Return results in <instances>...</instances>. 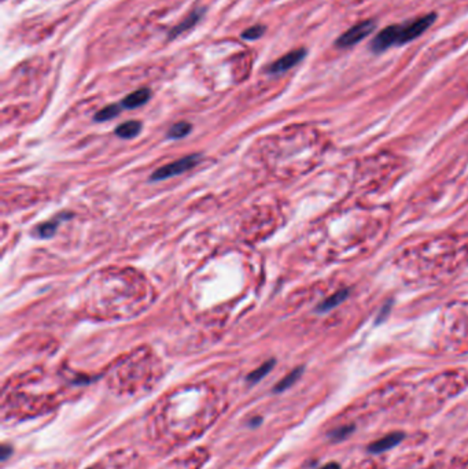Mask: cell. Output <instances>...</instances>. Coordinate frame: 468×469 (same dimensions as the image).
Wrapping results in <instances>:
<instances>
[{
    "mask_svg": "<svg viewBox=\"0 0 468 469\" xmlns=\"http://www.w3.org/2000/svg\"><path fill=\"white\" fill-rule=\"evenodd\" d=\"M435 19L437 14L428 13L405 24H397V46H404L421 38V35L435 22Z\"/></svg>",
    "mask_w": 468,
    "mask_h": 469,
    "instance_id": "6da1fadb",
    "label": "cell"
},
{
    "mask_svg": "<svg viewBox=\"0 0 468 469\" xmlns=\"http://www.w3.org/2000/svg\"><path fill=\"white\" fill-rule=\"evenodd\" d=\"M376 28V24L373 19H366L361 21L359 24H356L354 26L349 28L346 32H343L336 40H335V46L338 48H350L356 45H359L360 42H363L366 38H368Z\"/></svg>",
    "mask_w": 468,
    "mask_h": 469,
    "instance_id": "7a4b0ae2",
    "label": "cell"
},
{
    "mask_svg": "<svg viewBox=\"0 0 468 469\" xmlns=\"http://www.w3.org/2000/svg\"><path fill=\"white\" fill-rule=\"evenodd\" d=\"M201 161V155L198 154H192V155H187L179 161L171 162L159 169H157L153 175H151V180L153 182H161V180H166L169 177L173 176H179L185 172H187L189 169H192L198 162Z\"/></svg>",
    "mask_w": 468,
    "mask_h": 469,
    "instance_id": "3957f363",
    "label": "cell"
},
{
    "mask_svg": "<svg viewBox=\"0 0 468 469\" xmlns=\"http://www.w3.org/2000/svg\"><path fill=\"white\" fill-rule=\"evenodd\" d=\"M305 56H306V49L305 48L292 49V51L287 52L286 55H283L278 61H275L268 67V73H271V74L284 73V72L295 67L299 62H302L305 59Z\"/></svg>",
    "mask_w": 468,
    "mask_h": 469,
    "instance_id": "277c9868",
    "label": "cell"
},
{
    "mask_svg": "<svg viewBox=\"0 0 468 469\" xmlns=\"http://www.w3.org/2000/svg\"><path fill=\"white\" fill-rule=\"evenodd\" d=\"M393 46H397V25L386 26L380 32H377L370 48L375 54H382Z\"/></svg>",
    "mask_w": 468,
    "mask_h": 469,
    "instance_id": "5b68a950",
    "label": "cell"
},
{
    "mask_svg": "<svg viewBox=\"0 0 468 469\" xmlns=\"http://www.w3.org/2000/svg\"><path fill=\"white\" fill-rule=\"evenodd\" d=\"M404 436H405L404 432H391V434H387L383 438H380L379 440L371 443L368 446V452L374 453V454L384 453V452L396 447L398 443H401L403 439H404Z\"/></svg>",
    "mask_w": 468,
    "mask_h": 469,
    "instance_id": "8992f818",
    "label": "cell"
},
{
    "mask_svg": "<svg viewBox=\"0 0 468 469\" xmlns=\"http://www.w3.org/2000/svg\"><path fill=\"white\" fill-rule=\"evenodd\" d=\"M203 15H205V8H195L183 22H180L178 26H175V28L171 31L169 39H175V38L180 36L182 33L187 32L188 29L194 28V26L201 21V18H202Z\"/></svg>",
    "mask_w": 468,
    "mask_h": 469,
    "instance_id": "52a82bcc",
    "label": "cell"
},
{
    "mask_svg": "<svg viewBox=\"0 0 468 469\" xmlns=\"http://www.w3.org/2000/svg\"><path fill=\"white\" fill-rule=\"evenodd\" d=\"M150 97H151V91L148 88H141L125 96L124 100L121 102V106L123 109H138L144 103H147Z\"/></svg>",
    "mask_w": 468,
    "mask_h": 469,
    "instance_id": "ba28073f",
    "label": "cell"
},
{
    "mask_svg": "<svg viewBox=\"0 0 468 469\" xmlns=\"http://www.w3.org/2000/svg\"><path fill=\"white\" fill-rule=\"evenodd\" d=\"M141 122L139 121H127L116 128V135L121 139H132L141 134Z\"/></svg>",
    "mask_w": 468,
    "mask_h": 469,
    "instance_id": "9c48e42d",
    "label": "cell"
},
{
    "mask_svg": "<svg viewBox=\"0 0 468 469\" xmlns=\"http://www.w3.org/2000/svg\"><path fill=\"white\" fill-rule=\"evenodd\" d=\"M349 296V289H341L338 292H335L334 295H331L326 301H323L319 306H318V312L323 313V312H328L336 306H339L342 302L346 301V298Z\"/></svg>",
    "mask_w": 468,
    "mask_h": 469,
    "instance_id": "30bf717a",
    "label": "cell"
},
{
    "mask_svg": "<svg viewBox=\"0 0 468 469\" xmlns=\"http://www.w3.org/2000/svg\"><path fill=\"white\" fill-rule=\"evenodd\" d=\"M61 218H66V216H61L58 218H54L51 221H47V223H43L40 224L39 227H36V230L33 231V234L36 237H40V239H48L51 237L52 234H55L58 225H59V220Z\"/></svg>",
    "mask_w": 468,
    "mask_h": 469,
    "instance_id": "8fae6325",
    "label": "cell"
},
{
    "mask_svg": "<svg viewBox=\"0 0 468 469\" xmlns=\"http://www.w3.org/2000/svg\"><path fill=\"white\" fill-rule=\"evenodd\" d=\"M191 129H192V127H191L189 122L180 121V122L171 127V129L168 131V138L169 139H183L191 132Z\"/></svg>",
    "mask_w": 468,
    "mask_h": 469,
    "instance_id": "7c38bea8",
    "label": "cell"
},
{
    "mask_svg": "<svg viewBox=\"0 0 468 469\" xmlns=\"http://www.w3.org/2000/svg\"><path fill=\"white\" fill-rule=\"evenodd\" d=\"M121 109H123L121 104H110V106H106V107H103L100 111H98V113L95 114V121H100V122L109 121V120L117 117V116L120 114Z\"/></svg>",
    "mask_w": 468,
    "mask_h": 469,
    "instance_id": "4fadbf2b",
    "label": "cell"
},
{
    "mask_svg": "<svg viewBox=\"0 0 468 469\" xmlns=\"http://www.w3.org/2000/svg\"><path fill=\"white\" fill-rule=\"evenodd\" d=\"M275 360H270L268 363H265V364H263L260 368H257L256 371H253L250 375L247 376V381L249 383H258L261 379H264L265 376L268 375L271 371H272V368H274V365H275Z\"/></svg>",
    "mask_w": 468,
    "mask_h": 469,
    "instance_id": "5bb4252c",
    "label": "cell"
},
{
    "mask_svg": "<svg viewBox=\"0 0 468 469\" xmlns=\"http://www.w3.org/2000/svg\"><path fill=\"white\" fill-rule=\"evenodd\" d=\"M302 372H304V368H297L292 372H290L288 375L286 376L284 379H281V381L278 383V385L275 387V391L281 392V391L290 388L294 383H297V380L301 377Z\"/></svg>",
    "mask_w": 468,
    "mask_h": 469,
    "instance_id": "9a60e30c",
    "label": "cell"
},
{
    "mask_svg": "<svg viewBox=\"0 0 468 469\" xmlns=\"http://www.w3.org/2000/svg\"><path fill=\"white\" fill-rule=\"evenodd\" d=\"M267 28L264 25H254V26H250L247 28L243 33H242V39L243 40H249V42H254V40H258L264 36Z\"/></svg>",
    "mask_w": 468,
    "mask_h": 469,
    "instance_id": "2e32d148",
    "label": "cell"
},
{
    "mask_svg": "<svg viewBox=\"0 0 468 469\" xmlns=\"http://www.w3.org/2000/svg\"><path fill=\"white\" fill-rule=\"evenodd\" d=\"M353 431H354V427H353V425L342 427V428H338V429L332 431V432L329 434V438H331V440H334V442H339V440L346 439Z\"/></svg>",
    "mask_w": 468,
    "mask_h": 469,
    "instance_id": "e0dca14e",
    "label": "cell"
},
{
    "mask_svg": "<svg viewBox=\"0 0 468 469\" xmlns=\"http://www.w3.org/2000/svg\"><path fill=\"white\" fill-rule=\"evenodd\" d=\"M10 454H11V449L8 446H1V449H0V459L4 461V460H7V457Z\"/></svg>",
    "mask_w": 468,
    "mask_h": 469,
    "instance_id": "ac0fdd59",
    "label": "cell"
},
{
    "mask_svg": "<svg viewBox=\"0 0 468 469\" xmlns=\"http://www.w3.org/2000/svg\"><path fill=\"white\" fill-rule=\"evenodd\" d=\"M320 469H341V467H339V464H336V463H329V464L325 466L323 468Z\"/></svg>",
    "mask_w": 468,
    "mask_h": 469,
    "instance_id": "d6986e66",
    "label": "cell"
}]
</instances>
